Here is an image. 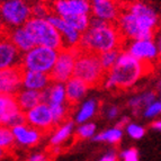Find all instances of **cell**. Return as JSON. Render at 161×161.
Returning <instances> with one entry per match:
<instances>
[{
  "mask_svg": "<svg viewBox=\"0 0 161 161\" xmlns=\"http://www.w3.org/2000/svg\"><path fill=\"white\" fill-rule=\"evenodd\" d=\"M27 161H51V158L46 154V153H33L30 158L27 159Z\"/></svg>",
  "mask_w": 161,
  "mask_h": 161,
  "instance_id": "obj_38",
  "label": "cell"
},
{
  "mask_svg": "<svg viewBox=\"0 0 161 161\" xmlns=\"http://www.w3.org/2000/svg\"><path fill=\"white\" fill-rule=\"evenodd\" d=\"M118 114H119V109H118L117 106H115V105H112V106H109V107L106 109V113H105V115H106V117L108 118V119H116V118L118 117Z\"/></svg>",
  "mask_w": 161,
  "mask_h": 161,
  "instance_id": "obj_37",
  "label": "cell"
},
{
  "mask_svg": "<svg viewBox=\"0 0 161 161\" xmlns=\"http://www.w3.org/2000/svg\"><path fill=\"white\" fill-rule=\"evenodd\" d=\"M23 69L20 65L0 70V94L15 95L23 88Z\"/></svg>",
  "mask_w": 161,
  "mask_h": 161,
  "instance_id": "obj_15",
  "label": "cell"
},
{
  "mask_svg": "<svg viewBox=\"0 0 161 161\" xmlns=\"http://www.w3.org/2000/svg\"><path fill=\"white\" fill-rule=\"evenodd\" d=\"M51 107L52 115H53V119L55 125L63 123V122L68 121L70 116V112H71V106L68 103L65 104H60V105H52Z\"/></svg>",
  "mask_w": 161,
  "mask_h": 161,
  "instance_id": "obj_27",
  "label": "cell"
},
{
  "mask_svg": "<svg viewBox=\"0 0 161 161\" xmlns=\"http://www.w3.org/2000/svg\"><path fill=\"white\" fill-rule=\"evenodd\" d=\"M121 52H122V48H116V50H110V51L104 52V53L99 54L100 63H102L103 68L106 70V72L109 71L116 64L118 58L121 55Z\"/></svg>",
  "mask_w": 161,
  "mask_h": 161,
  "instance_id": "obj_28",
  "label": "cell"
},
{
  "mask_svg": "<svg viewBox=\"0 0 161 161\" xmlns=\"http://www.w3.org/2000/svg\"><path fill=\"white\" fill-rule=\"evenodd\" d=\"M11 130H13V134L15 137V141H16V144L19 147H23V148H31V147L37 145L45 135L43 132L28 125L26 122L14 125V126H11Z\"/></svg>",
  "mask_w": 161,
  "mask_h": 161,
  "instance_id": "obj_16",
  "label": "cell"
},
{
  "mask_svg": "<svg viewBox=\"0 0 161 161\" xmlns=\"http://www.w3.org/2000/svg\"><path fill=\"white\" fill-rule=\"evenodd\" d=\"M15 97H16L18 107L24 113H26L27 110L32 109L35 106H37L38 104L43 102V92L31 90V89L22 88L15 95Z\"/></svg>",
  "mask_w": 161,
  "mask_h": 161,
  "instance_id": "obj_22",
  "label": "cell"
},
{
  "mask_svg": "<svg viewBox=\"0 0 161 161\" xmlns=\"http://www.w3.org/2000/svg\"><path fill=\"white\" fill-rule=\"evenodd\" d=\"M119 154L116 150H108L100 157L99 161H118Z\"/></svg>",
  "mask_w": 161,
  "mask_h": 161,
  "instance_id": "obj_36",
  "label": "cell"
},
{
  "mask_svg": "<svg viewBox=\"0 0 161 161\" xmlns=\"http://www.w3.org/2000/svg\"><path fill=\"white\" fill-rule=\"evenodd\" d=\"M65 86V94H67V102L68 104L73 107L78 106L81 103V100L86 97L90 87L87 85L85 81L77 77H72L71 79L64 83Z\"/></svg>",
  "mask_w": 161,
  "mask_h": 161,
  "instance_id": "obj_19",
  "label": "cell"
},
{
  "mask_svg": "<svg viewBox=\"0 0 161 161\" xmlns=\"http://www.w3.org/2000/svg\"><path fill=\"white\" fill-rule=\"evenodd\" d=\"M90 6L92 17L110 24H116L123 10V6L118 0H90Z\"/></svg>",
  "mask_w": 161,
  "mask_h": 161,
  "instance_id": "obj_13",
  "label": "cell"
},
{
  "mask_svg": "<svg viewBox=\"0 0 161 161\" xmlns=\"http://www.w3.org/2000/svg\"><path fill=\"white\" fill-rule=\"evenodd\" d=\"M6 35L22 54L30 51L31 48H33L34 46H36L30 32L25 28V26H19L8 30Z\"/></svg>",
  "mask_w": 161,
  "mask_h": 161,
  "instance_id": "obj_20",
  "label": "cell"
},
{
  "mask_svg": "<svg viewBox=\"0 0 161 161\" xmlns=\"http://www.w3.org/2000/svg\"><path fill=\"white\" fill-rule=\"evenodd\" d=\"M123 129L118 126L110 127V129L105 130V131L100 132L98 134H96L92 140L96 142H104V143H109V144H117L121 142V140L123 139Z\"/></svg>",
  "mask_w": 161,
  "mask_h": 161,
  "instance_id": "obj_26",
  "label": "cell"
},
{
  "mask_svg": "<svg viewBox=\"0 0 161 161\" xmlns=\"http://www.w3.org/2000/svg\"><path fill=\"white\" fill-rule=\"evenodd\" d=\"M46 19L59 31L62 37V42H63V48H71V50L79 48L81 35H82L79 31L71 26L65 19L52 11L47 15Z\"/></svg>",
  "mask_w": 161,
  "mask_h": 161,
  "instance_id": "obj_12",
  "label": "cell"
},
{
  "mask_svg": "<svg viewBox=\"0 0 161 161\" xmlns=\"http://www.w3.org/2000/svg\"><path fill=\"white\" fill-rule=\"evenodd\" d=\"M130 123V119H129V117H122L119 121H118V123H117V125L116 126H118V127H121V129H123V127H125L127 125V124Z\"/></svg>",
  "mask_w": 161,
  "mask_h": 161,
  "instance_id": "obj_40",
  "label": "cell"
},
{
  "mask_svg": "<svg viewBox=\"0 0 161 161\" xmlns=\"http://www.w3.org/2000/svg\"><path fill=\"white\" fill-rule=\"evenodd\" d=\"M125 50L132 57L140 61L152 64L153 62L159 60L158 47L154 38H144V40H133L125 42Z\"/></svg>",
  "mask_w": 161,
  "mask_h": 161,
  "instance_id": "obj_10",
  "label": "cell"
},
{
  "mask_svg": "<svg viewBox=\"0 0 161 161\" xmlns=\"http://www.w3.org/2000/svg\"><path fill=\"white\" fill-rule=\"evenodd\" d=\"M151 129L156 130L158 132H161V119H157V121L151 123Z\"/></svg>",
  "mask_w": 161,
  "mask_h": 161,
  "instance_id": "obj_41",
  "label": "cell"
},
{
  "mask_svg": "<svg viewBox=\"0 0 161 161\" xmlns=\"http://www.w3.org/2000/svg\"><path fill=\"white\" fill-rule=\"evenodd\" d=\"M25 123V113L20 110L13 95L0 94V126H14Z\"/></svg>",
  "mask_w": 161,
  "mask_h": 161,
  "instance_id": "obj_11",
  "label": "cell"
},
{
  "mask_svg": "<svg viewBox=\"0 0 161 161\" xmlns=\"http://www.w3.org/2000/svg\"><path fill=\"white\" fill-rule=\"evenodd\" d=\"M52 13L62 18L79 15H90V0H54L50 5Z\"/></svg>",
  "mask_w": 161,
  "mask_h": 161,
  "instance_id": "obj_14",
  "label": "cell"
},
{
  "mask_svg": "<svg viewBox=\"0 0 161 161\" xmlns=\"http://www.w3.org/2000/svg\"><path fill=\"white\" fill-rule=\"evenodd\" d=\"M154 42H156L157 47H158L159 60L161 61V31L158 33H156V35H154Z\"/></svg>",
  "mask_w": 161,
  "mask_h": 161,
  "instance_id": "obj_39",
  "label": "cell"
},
{
  "mask_svg": "<svg viewBox=\"0 0 161 161\" xmlns=\"http://www.w3.org/2000/svg\"><path fill=\"white\" fill-rule=\"evenodd\" d=\"M7 33V28H6L5 24H3V17H1V14H0V36H3Z\"/></svg>",
  "mask_w": 161,
  "mask_h": 161,
  "instance_id": "obj_42",
  "label": "cell"
},
{
  "mask_svg": "<svg viewBox=\"0 0 161 161\" xmlns=\"http://www.w3.org/2000/svg\"><path fill=\"white\" fill-rule=\"evenodd\" d=\"M160 103H161V100H160Z\"/></svg>",
  "mask_w": 161,
  "mask_h": 161,
  "instance_id": "obj_45",
  "label": "cell"
},
{
  "mask_svg": "<svg viewBox=\"0 0 161 161\" xmlns=\"http://www.w3.org/2000/svg\"><path fill=\"white\" fill-rule=\"evenodd\" d=\"M115 25L125 42L154 38L160 17L150 5L134 1L124 7Z\"/></svg>",
  "mask_w": 161,
  "mask_h": 161,
  "instance_id": "obj_1",
  "label": "cell"
},
{
  "mask_svg": "<svg viewBox=\"0 0 161 161\" xmlns=\"http://www.w3.org/2000/svg\"><path fill=\"white\" fill-rule=\"evenodd\" d=\"M58 50L36 45L30 51L22 54L20 67L23 70L37 71L50 75L58 59Z\"/></svg>",
  "mask_w": 161,
  "mask_h": 161,
  "instance_id": "obj_6",
  "label": "cell"
},
{
  "mask_svg": "<svg viewBox=\"0 0 161 161\" xmlns=\"http://www.w3.org/2000/svg\"><path fill=\"white\" fill-rule=\"evenodd\" d=\"M52 82L53 81H52L51 75H48V73L23 70V88L43 92Z\"/></svg>",
  "mask_w": 161,
  "mask_h": 161,
  "instance_id": "obj_18",
  "label": "cell"
},
{
  "mask_svg": "<svg viewBox=\"0 0 161 161\" xmlns=\"http://www.w3.org/2000/svg\"><path fill=\"white\" fill-rule=\"evenodd\" d=\"M63 19H65L71 26L75 27V30L79 31L81 34L88 30L89 26H90V22H92L90 15H79V16H72Z\"/></svg>",
  "mask_w": 161,
  "mask_h": 161,
  "instance_id": "obj_30",
  "label": "cell"
},
{
  "mask_svg": "<svg viewBox=\"0 0 161 161\" xmlns=\"http://www.w3.org/2000/svg\"><path fill=\"white\" fill-rule=\"evenodd\" d=\"M157 90H158V92L161 94V79L158 81V83H157Z\"/></svg>",
  "mask_w": 161,
  "mask_h": 161,
  "instance_id": "obj_44",
  "label": "cell"
},
{
  "mask_svg": "<svg viewBox=\"0 0 161 161\" xmlns=\"http://www.w3.org/2000/svg\"><path fill=\"white\" fill-rule=\"evenodd\" d=\"M43 102H45L50 106L68 103L64 83L53 81L43 92Z\"/></svg>",
  "mask_w": 161,
  "mask_h": 161,
  "instance_id": "obj_23",
  "label": "cell"
},
{
  "mask_svg": "<svg viewBox=\"0 0 161 161\" xmlns=\"http://www.w3.org/2000/svg\"><path fill=\"white\" fill-rule=\"evenodd\" d=\"M106 75V70L100 63L99 55L92 52L79 50L75 60V75L73 77L81 79L89 87L102 85Z\"/></svg>",
  "mask_w": 161,
  "mask_h": 161,
  "instance_id": "obj_4",
  "label": "cell"
},
{
  "mask_svg": "<svg viewBox=\"0 0 161 161\" xmlns=\"http://www.w3.org/2000/svg\"><path fill=\"white\" fill-rule=\"evenodd\" d=\"M141 115L144 118H147V119H153V118H156L157 116L161 115L160 100H156V102H153V103H151L150 105H148V106L142 110V114H141Z\"/></svg>",
  "mask_w": 161,
  "mask_h": 161,
  "instance_id": "obj_33",
  "label": "cell"
},
{
  "mask_svg": "<svg viewBox=\"0 0 161 161\" xmlns=\"http://www.w3.org/2000/svg\"><path fill=\"white\" fill-rule=\"evenodd\" d=\"M157 100V92H141L139 95L131 97L127 102V106L132 110V113L135 116H139L142 114V110L144 109L148 105H150L151 103L156 102Z\"/></svg>",
  "mask_w": 161,
  "mask_h": 161,
  "instance_id": "obj_24",
  "label": "cell"
},
{
  "mask_svg": "<svg viewBox=\"0 0 161 161\" xmlns=\"http://www.w3.org/2000/svg\"><path fill=\"white\" fill-rule=\"evenodd\" d=\"M0 14L8 31L24 26L33 17V8L26 0H5L0 3Z\"/></svg>",
  "mask_w": 161,
  "mask_h": 161,
  "instance_id": "obj_7",
  "label": "cell"
},
{
  "mask_svg": "<svg viewBox=\"0 0 161 161\" xmlns=\"http://www.w3.org/2000/svg\"><path fill=\"white\" fill-rule=\"evenodd\" d=\"M98 108H99V105L95 98H90L82 102L78 105V109L75 114V123L79 125V124L90 122V119L97 114Z\"/></svg>",
  "mask_w": 161,
  "mask_h": 161,
  "instance_id": "obj_25",
  "label": "cell"
},
{
  "mask_svg": "<svg viewBox=\"0 0 161 161\" xmlns=\"http://www.w3.org/2000/svg\"><path fill=\"white\" fill-rule=\"evenodd\" d=\"M5 154H6V151L3 150V149L0 148V161H1V160H3V157H5Z\"/></svg>",
  "mask_w": 161,
  "mask_h": 161,
  "instance_id": "obj_43",
  "label": "cell"
},
{
  "mask_svg": "<svg viewBox=\"0 0 161 161\" xmlns=\"http://www.w3.org/2000/svg\"><path fill=\"white\" fill-rule=\"evenodd\" d=\"M79 48H62L59 51L58 59L55 61L51 75L52 81L54 82L65 83L69 79H71L75 75V60L78 55Z\"/></svg>",
  "mask_w": 161,
  "mask_h": 161,
  "instance_id": "obj_8",
  "label": "cell"
},
{
  "mask_svg": "<svg viewBox=\"0 0 161 161\" xmlns=\"http://www.w3.org/2000/svg\"><path fill=\"white\" fill-rule=\"evenodd\" d=\"M33 8V17H42V18H46L47 15L51 13L50 6L46 5L44 3H37L32 6Z\"/></svg>",
  "mask_w": 161,
  "mask_h": 161,
  "instance_id": "obj_34",
  "label": "cell"
},
{
  "mask_svg": "<svg viewBox=\"0 0 161 161\" xmlns=\"http://www.w3.org/2000/svg\"><path fill=\"white\" fill-rule=\"evenodd\" d=\"M125 131L126 134L131 137L132 140H141L144 137L147 130L143 125L139 123H134V122H130L125 126Z\"/></svg>",
  "mask_w": 161,
  "mask_h": 161,
  "instance_id": "obj_32",
  "label": "cell"
},
{
  "mask_svg": "<svg viewBox=\"0 0 161 161\" xmlns=\"http://www.w3.org/2000/svg\"><path fill=\"white\" fill-rule=\"evenodd\" d=\"M16 145V141L10 126H0V148L5 151L11 150Z\"/></svg>",
  "mask_w": 161,
  "mask_h": 161,
  "instance_id": "obj_29",
  "label": "cell"
},
{
  "mask_svg": "<svg viewBox=\"0 0 161 161\" xmlns=\"http://www.w3.org/2000/svg\"><path fill=\"white\" fill-rule=\"evenodd\" d=\"M25 122L28 125L43 132L44 134H50L57 126L54 123L51 107L45 102H42L32 109L25 113Z\"/></svg>",
  "mask_w": 161,
  "mask_h": 161,
  "instance_id": "obj_9",
  "label": "cell"
},
{
  "mask_svg": "<svg viewBox=\"0 0 161 161\" xmlns=\"http://www.w3.org/2000/svg\"><path fill=\"white\" fill-rule=\"evenodd\" d=\"M151 71L152 64L140 61L122 50L116 64L106 72L102 85L106 89H130Z\"/></svg>",
  "mask_w": 161,
  "mask_h": 161,
  "instance_id": "obj_2",
  "label": "cell"
},
{
  "mask_svg": "<svg viewBox=\"0 0 161 161\" xmlns=\"http://www.w3.org/2000/svg\"><path fill=\"white\" fill-rule=\"evenodd\" d=\"M96 124L92 122H87V123L79 124L78 127L75 129V136L80 140H88L92 139L96 135Z\"/></svg>",
  "mask_w": 161,
  "mask_h": 161,
  "instance_id": "obj_31",
  "label": "cell"
},
{
  "mask_svg": "<svg viewBox=\"0 0 161 161\" xmlns=\"http://www.w3.org/2000/svg\"><path fill=\"white\" fill-rule=\"evenodd\" d=\"M124 44L125 41L115 24L92 17L89 28L81 35L79 50L99 55L110 50L122 48Z\"/></svg>",
  "mask_w": 161,
  "mask_h": 161,
  "instance_id": "obj_3",
  "label": "cell"
},
{
  "mask_svg": "<svg viewBox=\"0 0 161 161\" xmlns=\"http://www.w3.org/2000/svg\"><path fill=\"white\" fill-rule=\"evenodd\" d=\"M24 26L30 32L35 45L45 46L58 51L63 48V42L59 31L46 18L32 17Z\"/></svg>",
  "mask_w": 161,
  "mask_h": 161,
  "instance_id": "obj_5",
  "label": "cell"
},
{
  "mask_svg": "<svg viewBox=\"0 0 161 161\" xmlns=\"http://www.w3.org/2000/svg\"><path fill=\"white\" fill-rule=\"evenodd\" d=\"M73 132H75V122L71 119H68L57 125L50 133V145L52 148H61V145L72 136Z\"/></svg>",
  "mask_w": 161,
  "mask_h": 161,
  "instance_id": "obj_21",
  "label": "cell"
},
{
  "mask_svg": "<svg viewBox=\"0 0 161 161\" xmlns=\"http://www.w3.org/2000/svg\"><path fill=\"white\" fill-rule=\"evenodd\" d=\"M22 53L11 43L7 35L0 36V70L20 65Z\"/></svg>",
  "mask_w": 161,
  "mask_h": 161,
  "instance_id": "obj_17",
  "label": "cell"
},
{
  "mask_svg": "<svg viewBox=\"0 0 161 161\" xmlns=\"http://www.w3.org/2000/svg\"><path fill=\"white\" fill-rule=\"evenodd\" d=\"M122 161H139V152L135 148H127L119 153Z\"/></svg>",
  "mask_w": 161,
  "mask_h": 161,
  "instance_id": "obj_35",
  "label": "cell"
}]
</instances>
